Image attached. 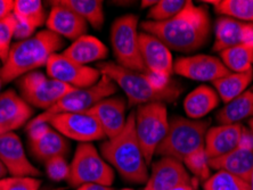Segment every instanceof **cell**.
<instances>
[{
  "label": "cell",
  "instance_id": "52a82bcc",
  "mask_svg": "<svg viewBox=\"0 0 253 190\" xmlns=\"http://www.w3.org/2000/svg\"><path fill=\"white\" fill-rule=\"evenodd\" d=\"M114 171L109 163L99 155L94 145L84 143L78 145L73 159L70 164L68 184L79 188L84 185L96 184L103 186L113 185Z\"/></svg>",
  "mask_w": 253,
  "mask_h": 190
},
{
  "label": "cell",
  "instance_id": "9a60e30c",
  "mask_svg": "<svg viewBox=\"0 0 253 190\" xmlns=\"http://www.w3.org/2000/svg\"><path fill=\"white\" fill-rule=\"evenodd\" d=\"M27 131L30 140V150L39 161L44 163L55 156H65L68 154V140L47 123L28 126Z\"/></svg>",
  "mask_w": 253,
  "mask_h": 190
},
{
  "label": "cell",
  "instance_id": "ffe728a7",
  "mask_svg": "<svg viewBox=\"0 0 253 190\" xmlns=\"http://www.w3.org/2000/svg\"><path fill=\"white\" fill-rule=\"evenodd\" d=\"M126 99L117 96L100 100L87 112L98 121L107 139H111L124 130L126 123Z\"/></svg>",
  "mask_w": 253,
  "mask_h": 190
},
{
  "label": "cell",
  "instance_id": "44dd1931",
  "mask_svg": "<svg viewBox=\"0 0 253 190\" xmlns=\"http://www.w3.org/2000/svg\"><path fill=\"white\" fill-rule=\"evenodd\" d=\"M244 126L236 124H221L207 131L204 151L208 159L217 158L228 154L239 146Z\"/></svg>",
  "mask_w": 253,
  "mask_h": 190
},
{
  "label": "cell",
  "instance_id": "e0dca14e",
  "mask_svg": "<svg viewBox=\"0 0 253 190\" xmlns=\"http://www.w3.org/2000/svg\"><path fill=\"white\" fill-rule=\"evenodd\" d=\"M0 161L10 177L42 176V172L29 161L20 137L14 132L0 136Z\"/></svg>",
  "mask_w": 253,
  "mask_h": 190
},
{
  "label": "cell",
  "instance_id": "7dc6e473",
  "mask_svg": "<svg viewBox=\"0 0 253 190\" xmlns=\"http://www.w3.org/2000/svg\"><path fill=\"white\" fill-rule=\"evenodd\" d=\"M122 190H133V189H130V188H125V189H122Z\"/></svg>",
  "mask_w": 253,
  "mask_h": 190
},
{
  "label": "cell",
  "instance_id": "4fadbf2b",
  "mask_svg": "<svg viewBox=\"0 0 253 190\" xmlns=\"http://www.w3.org/2000/svg\"><path fill=\"white\" fill-rule=\"evenodd\" d=\"M209 166L227 171L250 184L253 171V132L244 128L239 146L228 154L209 159Z\"/></svg>",
  "mask_w": 253,
  "mask_h": 190
},
{
  "label": "cell",
  "instance_id": "60d3db41",
  "mask_svg": "<svg viewBox=\"0 0 253 190\" xmlns=\"http://www.w3.org/2000/svg\"><path fill=\"white\" fill-rule=\"evenodd\" d=\"M170 190H194L193 188V185L192 184H188V185H180V186H177V187H174Z\"/></svg>",
  "mask_w": 253,
  "mask_h": 190
},
{
  "label": "cell",
  "instance_id": "e575fe53",
  "mask_svg": "<svg viewBox=\"0 0 253 190\" xmlns=\"http://www.w3.org/2000/svg\"><path fill=\"white\" fill-rule=\"evenodd\" d=\"M42 181L33 177H6L0 180V190H40Z\"/></svg>",
  "mask_w": 253,
  "mask_h": 190
},
{
  "label": "cell",
  "instance_id": "7bdbcfd3",
  "mask_svg": "<svg viewBox=\"0 0 253 190\" xmlns=\"http://www.w3.org/2000/svg\"><path fill=\"white\" fill-rule=\"evenodd\" d=\"M155 3H156L155 0H151V1H145L144 0V1H141V7L144 8V7H147V6H154Z\"/></svg>",
  "mask_w": 253,
  "mask_h": 190
},
{
  "label": "cell",
  "instance_id": "c3c4849f",
  "mask_svg": "<svg viewBox=\"0 0 253 190\" xmlns=\"http://www.w3.org/2000/svg\"><path fill=\"white\" fill-rule=\"evenodd\" d=\"M40 190H50L49 188H43V189H40Z\"/></svg>",
  "mask_w": 253,
  "mask_h": 190
},
{
  "label": "cell",
  "instance_id": "5b68a950",
  "mask_svg": "<svg viewBox=\"0 0 253 190\" xmlns=\"http://www.w3.org/2000/svg\"><path fill=\"white\" fill-rule=\"evenodd\" d=\"M209 126L210 121L173 117L169 121L168 132L156 148L155 154L162 157H172L183 163L192 152L204 148Z\"/></svg>",
  "mask_w": 253,
  "mask_h": 190
},
{
  "label": "cell",
  "instance_id": "8d00e7d4",
  "mask_svg": "<svg viewBox=\"0 0 253 190\" xmlns=\"http://www.w3.org/2000/svg\"><path fill=\"white\" fill-rule=\"evenodd\" d=\"M15 27H16V17L14 14L0 21V58L3 62L10 49V41L14 39Z\"/></svg>",
  "mask_w": 253,
  "mask_h": 190
},
{
  "label": "cell",
  "instance_id": "f1b7e54d",
  "mask_svg": "<svg viewBox=\"0 0 253 190\" xmlns=\"http://www.w3.org/2000/svg\"><path fill=\"white\" fill-rule=\"evenodd\" d=\"M221 62L233 73H243L252 69L253 43H243L220 53Z\"/></svg>",
  "mask_w": 253,
  "mask_h": 190
},
{
  "label": "cell",
  "instance_id": "4dcf8cb0",
  "mask_svg": "<svg viewBox=\"0 0 253 190\" xmlns=\"http://www.w3.org/2000/svg\"><path fill=\"white\" fill-rule=\"evenodd\" d=\"M214 10L226 17L253 23V0H219Z\"/></svg>",
  "mask_w": 253,
  "mask_h": 190
},
{
  "label": "cell",
  "instance_id": "5bb4252c",
  "mask_svg": "<svg viewBox=\"0 0 253 190\" xmlns=\"http://www.w3.org/2000/svg\"><path fill=\"white\" fill-rule=\"evenodd\" d=\"M173 72L195 81H215L228 76L230 71L218 57L195 55L178 58L173 64Z\"/></svg>",
  "mask_w": 253,
  "mask_h": 190
},
{
  "label": "cell",
  "instance_id": "7402d4cb",
  "mask_svg": "<svg viewBox=\"0 0 253 190\" xmlns=\"http://www.w3.org/2000/svg\"><path fill=\"white\" fill-rule=\"evenodd\" d=\"M51 5L53 7L46 21L47 30L73 41L84 36L88 23L83 17L55 1H51Z\"/></svg>",
  "mask_w": 253,
  "mask_h": 190
},
{
  "label": "cell",
  "instance_id": "2e32d148",
  "mask_svg": "<svg viewBox=\"0 0 253 190\" xmlns=\"http://www.w3.org/2000/svg\"><path fill=\"white\" fill-rule=\"evenodd\" d=\"M139 48L147 72L169 81L173 72L172 55L169 48L156 37L146 32L139 33Z\"/></svg>",
  "mask_w": 253,
  "mask_h": 190
},
{
  "label": "cell",
  "instance_id": "b9f144b4",
  "mask_svg": "<svg viewBox=\"0 0 253 190\" xmlns=\"http://www.w3.org/2000/svg\"><path fill=\"white\" fill-rule=\"evenodd\" d=\"M7 174H8V172H7V169L5 167V165H3L2 162L0 161V180L3 178H6Z\"/></svg>",
  "mask_w": 253,
  "mask_h": 190
},
{
  "label": "cell",
  "instance_id": "30bf717a",
  "mask_svg": "<svg viewBox=\"0 0 253 190\" xmlns=\"http://www.w3.org/2000/svg\"><path fill=\"white\" fill-rule=\"evenodd\" d=\"M18 88L21 97L30 106L44 111L53 107L59 99L76 88L54 80L42 72H30L20 77Z\"/></svg>",
  "mask_w": 253,
  "mask_h": 190
},
{
  "label": "cell",
  "instance_id": "f546056e",
  "mask_svg": "<svg viewBox=\"0 0 253 190\" xmlns=\"http://www.w3.org/2000/svg\"><path fill=\"white\" fill-rule=\"evenodd\" d=\"M13 14L17 20L27 22L36 29L46 24L48 17L40 0H15Z\"/></svg>",
  "mask_w": 253,
  "mask_h": 190
},
{
  "label": "cell",
  "instance_id": "277c9868",
  "mask_svg": "<svg viewBox=\"0 0 253 190\" xmlns=\"http://www.w3.org/2000/svg\"><path fill=\"white\" fill-rule=\"evenodd\" d=\"M100 152L126 181L146 185L150 176L136 135V112L129 114L124 130L118 136L104 141Z\"/></svg>",
  "mask_w": 253,
  "mask_h": 190
},
{
  "label": "cell",
  "instance_id": "d590c367",
  "mask_svg": "<svg viewBox=\"0 0 253 190\" xmlns=\"http://www.w3.org/2000/svg\"><path fill=\"white\" fill-rule=\"evenodd\" d=\"M44 170L48 178L53 181H68L70 176V164L66 161L65 156H55L43 163Z\"/></svg>",
  "mask_w": 253,
  "mask_h": 190
},
{
  "label": "cell",
  "instance_id": "74e56055",
  "mask_svg": "<svg viewBox=\"0 0 253 190\" xmlns=\"http://www.w3.org/2000/svg\"><path fill=\"white\" fill-rule=\"evenodd\" d=\"M36 30V28H33L32 25H30L27 22L17 20L16 18V27H15L14 39H16L18 41L27 40L29 38H31Z\"/></svg>",
  "mask_w": 253,
  "mask_h": 190
},
{
  "label": "cell",
  "instance_id": "8fae6325",
  "mask_svg": "<svg viewBox=\"0 0 253 190\" xmlns=\"http://www.w3.org/2000/svg\"><path fill=\"white\" fill-rule=\"evenodd\" d=\"M48 124L63 137L81 144L106 138L98 121L88 112L57 114L48 121Z\"/></svg>",
  "mask_w": 253,
  "mask_h": 190
},
{
  "label": "cell",
  "instance_id": "d4e9b609",
  "mask_svg": "<svg viewBox=\"0 0 253 190\" xmlns=\"http://www.w3.org/2000/svg\"><path fill=\"white\" fill-rule=\"evenodd\" d=\"M219 102V95L213 89L208 85H200L185 98L184 110L191 120H197L213 111Z\"/></svg>",
  "mask_w": 253,
  "mask_h": 190
},
{
  "label": "cell",
  "instance_id": "7c38bea8",
  "mask_svg": "<svg viewBox=\"0 0 253 190\" xmlns=\"http://www.w3.org/2000/svg\"><path fill=\"white\" fill-rule=\"evenodd\" d=\"M46 71L47 76L51 79L76 89L91 87L102 76L98 69L90 68L88 65H80L58 53L51 55L48 59Z\"/></svg>",
  "mask_w": 253,
  "mask_h": 190
},
{
  "label": "cell",
  "instance_id": "f907efd6",
  "mask_svg": "<svg viewBox=\"0 0 253 190\" xmlns=\"http://www.w3.org/2000/svg\"><path fill=\"white\" fill-rule=\"evenodd\" d=\"M0 51H1V50H0Z\"/></svg>",
  "mask_w": 253,
  "mask_h": 190
},
{
  "label": "cell",
  "instance_id": "d6a6232c",
  "mask_svg": "<svg viewBox=\"0 0 253 190\" xmlns=\"http://www.w3.org/2000/svg\"><path fill=\"white\" fill-rule=\"evenodd\" d=\"M186 3V0H160L151 7L147 17L154 22L170 20L184 9Z\"/></svg>",
  "mask_w": 253,
  "mask_h": 190
},
{
  "label": "cell",
  "instance_id": "ac0fdd59",
  "mask_svg": "<svg viewBox=\"0 0 253 190\" xmlns=\"http://www.w3.org/2000/svg\"><path fill=\"white\" fill-rule=\"evenodd\" d=\"M33 109L12 89L0 95V136L14 132L30 122Z\"/></svg>",
  "mask_w": 253,
  "mask_h": 190
},
{
  "label": "cell",
  "instance_id": "f6af8a7d",
  "mask_svg": "<svg viewBox=\"0 0 253 190\" xmlns=\"http://www.w3.org/2000/svg\"><path fill=\"white\" fill-rule=\"evenodd\" d=\"M249 125H250V128H251V131L253 132V117L251 118L250 122H249Z\"/></svg>",
  "mask_w": 253,
  "mask_h": 190
},
{
  "label": "cell",
  "instance_id": "1f68e13d",
  "mask_svg": "<svg viewBox=\"0 0 253 190\" xmlns=\"http://www.w3.org/2000/svg\"><path fill=\"white\" fill-rule=\"evenodd\" d=\"M204 190H251V185L227 171H218L204 181Z\"/></svg>",
  "mask_w": 253,
  "mask_h": 190
},
{
  "label": "cell",
  "instance_id": "836d02e7",
  "mask_svg": "<svg viewBox=\"0 0 253 190\" xmlns=\"http://www.w3.org/2000/svg\"><path fill=\"white\" fill-rule=\"evenodd\" d=\"M183 163L197 178L202 179V180H207V179L210 178L209 159L207 157L204 148H201V150H197L194 152H192L191 155H188L185 158Z\"/></svg>",
  "mask_w": 253,
  "mask_h": 190
},
{
  "label": "cell",
  "instance_id": "ab89813d",
  "mask_svg": "<svg viewBox=\"0 0 253 190\" xmlns=\"http://www.w3.org/2000/svg\"><path fill=\"white\" fill-rule=\"evenodd\" d=\"M77 190H114V189L112 187H109V186L89 184V185L81 186V187H79Z\"/></svg>",
  "mask_w": 253,
  "mask_h": 190
},
{
  "label": "cell",
  "instance_id": "83f0119b",
  "mask_svg": "<svg viewBox=\"0 0 253 190\" xmlns=\"http://www.w3.org/2000/svg\"><path fill=\"white\" fill-rule=\"evenodd\" d=\"M55 2L66 7L91 25L96 30H100L104 25L103 1L100 0H55Z\"/></svg>",
  "mask_w": 253,
  "mask_h": 190
},
{
  "label": "cell",
  "instance_id": "6da1fadb",
  "mask_svg": "<svg viewBox=\"0 0 253 190\" xmlns=\"http://www.w3.org/2000/svg\"><path fill=\"white\" fill-rule=\"evenodd\" d=\"M141 29L161 40L169 49L192 53L207 43L211 25L208 10L187 1L184 9L174 17L162 22L148 20L141 23Z\"/></svg>",
  "mask_w": 253,
  "mask_h": 190
},
{
  "label": "cell",
  "instance_id": "3957f363",
  "mask_svg": "<svg viewBox=\"0 0 253 190\" xmlns=\"http://www.w3.org/2000/svg\"><path fill=\"white\" fill-rule=\"evenodd\" d=\"M65 46L64 40L49 30H42L31 38L17 41L10 46L1 66L3 83H8L37 69L46 66L51 55Z\"/></svg>",
  "mask_w": 253,
  "mask_h": 190
},
{
  "label": "cell",
  "instance_id": "bcb514c9",
  "mask_svg": "<svg viewBox=\"0 0 253 190\" xmlns=\"http://www.w3.org/2000/svg\"><path fill=\"white\" fill-rule=\"evenodd\" d=\"M250 185H251V190H253V171H252V177H251V182H250Z\"/></svg>",
  "mask_w": 253,
  "mask_h": 190
},
{
  "label": "cell",
  "instance_id": "8992f818",
  "mask_svg": "<svg viewBox=\"0 0 253 190\" xmlns=\"http://www.w3.org/2000/svg\"><path fill=\"white\" fill-rule=\"evenodd\" d=\"M118 91V85L115 82L105 74H102L100 79L94 85L84 89H76L69 92L62 99L55 104L49 110L44 111L27 124L33 126L38 124H44L51 117L62 113H81L92 109L100 100L112 97Z\"/></svg>",
  "mask_w": 253,
  "mask_h": 190
},
{
  "label": "cell",
  "instance_id": "681fc988",
  "mask_svg": "<svg viewBox=\"0 0 253 190\" xmlns=\"http://www.w3.org/2000/svg\"><path fill=\"white\" fill-rule=\"evenodd\" d=\"M144 190H147V189H146V188H144Z\"/></svg>",
  "mask_w": 253,
  "mask_h": 190
},
{
  "label": "cell",
  "instance_id": "f35d334b",
  "mask_svg": "<svg viewBox=\"0 0 253 190\" xmlns=\"http://www.w3.org/2000/svg\"><path fill=\"white\" fill-rule=\"evenodd\" d=\"M14 2L13 0H0V21L13 14Z\"/></svg>",
  "mask_w": 253,
  "mask_h": 190
},
{
  "label": "cell",
  "instance_id": "d6986e66",
  "mask_svg": "<svg viewBox=\"0 0 253 190\" xmlns=\"http://www.w3.org/2000/svg\"><path fill=\"white\" fill-rule=\"evenodd\" d=\"M192 184L184 163L172 157H162L152 166L151 176L145 185L147 190H170L177 186Z\"/></svg>",
  "mask_w": 253,
  "mask_h": 190
},
{
  "label": "cell",
  "instance_id": "484cf974",
  "mask_svg": "<svg viewBox=\"0 0 253 190\" xmlns=\"http://www.w3.org/2000/svg\"><path fill=\"white\" fill-rule=\"evenodd\" d=\"M250 116H253V87L227 103L215 118L221 124H236Z\"/></svg>",
  "mask_w": 253,
  "mask_h": 190
},
{
  "label": "cell",
  "instance_id": "603a6c76",
  "mask_svg": "<svg viewBox=\"0 0 253 190\" xmlns=\"http://www.w3.org/2000/svg\"><path fill=\"white\" fill-rule=\"evenodd\" d=\"M243 43H253V23L220 17L215 24L214 51H221Z\"/></svg>",
  "mask_w": 253,
  "mask_h": 190
},
{
  "label": "cell",
  "instance_id": "9c48e42d",
  "mask_svg": "<svg viewBox=\"0 0 253 190\" xmlns=\"http://www.w3.org/2000/svg\"><path fill=\"white\" fill-rule=\"evenodd\" d=\"M137 25L138 17L135 15L128 14L117 18L111 29V43L118 65L136 72L148 73L141 58Z\"/></svg>",
  "mask_w": 253,
  "mask_h": 190
},
{
  "label": "cell",
  "instance_id": "4316f807",
  "mask_svg": "<svg viewBox=\"0 0 253 190\" xmlns=\"http://www.w3.org/2000/svg\"><path fill=\"white\" fill-rule=\"evenodd\" d=\"M253 80V69L243 73L230 72L228 76H222L220 79L212 82L217 94L225 104L236 98L237 96L247 90Z\"/></svg>",
  "mask_w": 253,
  "mask_h": 190
},
{
  "label": "cell",
  "instance_id": "ba28073f",
  "mask_svg": "<svg viewBox=\"0 0 253 190\" xmlns=\"http://www.w3.org/2000/svg\"><path fill=\"white\" fill-rule=\"evenodd\" d=\"M136 135L146 164L152 162L156 148L169 129L168 111L165 103H150L137 107Z\"/></svg>",
  "mask_w": 253,
  "mask_h": 190
},
{
  "label": "cell",
  "instance_id": "cb8c5ba5",
  "mask_svg": "<svg viewBox=\"0 0 253 190\" xmlns=\"http://www.w3.org/2000/svg\"><path fill=\"white\" fill-rule=\"evenodd\" d=\"M62 54L78 64L87 65L89 63L106 58L109 49L96 37L84 35L74 40L72 44L66 48Z\"/></svg>",
  "mask_w": 253,
  "mask_h": 190
},
{
  "label": "cell",
  "instance_id": "ee69618b",
  "mask_svg": "<svg viewBox=\"0 0 253 190\" xmlns=\"http://www.w3.org/2000/svg\"><path fill=\"white\" fill-rule=\"evenodd\" d=\"M2 83H3V82H2V77H1V66H0V95L2 94V92H1V87H2Z\"/></svg>",
  "mask_w": 253,
  "mask_h": 190
},
{
  "label": "cell",
  "instance_id": "7a4b0ae2",
  "mask_svg": "<svg viewBox=\"0 0 253 190\" xmlns=\"http://www.w3.org/2000/svg\"><path fill=\"white\" fill-rule=\"evenodd\" d=\"M100 73L111 77L128 98L129 106L176 100L183 89L171 80H163L151 73H140L122 68L114 62H103L96 66Z\"/></svg>",
  "mask_w": 253,
  "mask_h": 190
}]
</instances>
